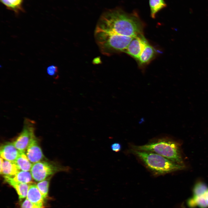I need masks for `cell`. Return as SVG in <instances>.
<instances>
[{"label": "cell", "mask_w": 208, "mask_h": 208, "mask_svg": "<svg viewBox=\"0 0 208 208\" xmlns=\"http://www.w3.org/2000/svg\"><path fill=\"white\" fill-rule=\"evenodd\" d=\"M111 148L113 151L116 152H118L121 150L122 146L120 143L115 142L111 144Z\"/></svg>", "instance_id": "cell-22"}, {"label": "cell", "mask_w": 208, "mask_h": 208, "mask_svg": "<svg viewBox=\"0 0 208 208\" xmlns=\"http://www.w3.org/2000/svg\"><path fill=\"white\" fill-rule=\"evenodd\" d=\"M23 122L22 131L13 143L20 152H25L31 140L35 137V122L29 118H25Z\"/></svg>", "instance_id": "cell-5"}, {"label": "cell", "mask_w": 208, "mask_h": 208, "mask_svg": "<svg viewBox=\"0 0 208 208\" xmlns=\"http://www.w3.org/2000/svg\"><path fill=\"white\" fill-rule=\"evenodd\" d=\"M26 198L35 206L43 208L44 199L36 184L29 185Z\"/></svg>", "instance_id": "cell-9"}, {"label": "cell", "mask_w": 208, "mask_h": 208, "mask_svg": "<svg viewBox=\"0 0 208 208\" xmlns=\"http://www.w3.org/2000/svg\"><path fill=\"white\" fill-rule=\"evenodd\" d=\"M155 54L154 49L148 42L138 60L140 65L145 64L152 59Z\"/></svg>", "instance_id": "cell-12"}, {"label": "cell", "mask_w": 208, "mask_h": 208, "mask_svg": "<svg viewBox=\"0 0 208 208\" xmlns=\"http://www.w3.org/2000/svg\"><path fill=\"white\" fill-rule=\"evenodd\" d=\"M3 177L6 182L16 190L20 200L27 197L29 186L28 184L17 182L7 177Z\"/></svg>", "instance_id": "cell-10"}, {"label": "cell", "mask_w": 208, "mask_h": 208, "mask_svg": "<svg viewBox=\"0 0 208 208\" xmlns=\"http://www.w3.org/2000/svg\"><path fill=\"white\" fill-rule=\"evenodd\" d=\"M22 1V0H9L10 3L13 7V10L15 11L21 9Z\"/></svg>", "instance_id": "cell-20"}, {"label": "cell", "mask_w": 208, "mask_h": 208, "mask_svg": "<svg viewBox=\"0 0 208 208\" xmlns=\"http://www.w3.org/2000/svg\"><path fill=\"white\" fill-rule=\"evenodd\" d=\"M143 26L136 11L128 13L116 8L108 10L102 14L94 32L135 37L142 34Z\"/></svg>", "instance_id": "cell-1"}, {"label": "cell", "mask_w": 208, "mask_h": 208, "mask_svg": "<svg viewBox=\"0 0 208 208\" xmlns=\"http://www.w3.org/2000/svg\"><path fill=\"white\" fill-rule=\"evenodd\" d=\"M208 190V187L204 183L198 182L195 185L193 189L194 196H198L203 194Z\"/></svg>", "instance_id": "cell-17"}, {"label": "cell", "mask_w": 208, "mask_h": 208, "mask_svg": "<svg viewBox=\"0 0 208 208\" xmlns=\"http://www.w3.org/2000/svg\"><path fill=\"white\" fill-rule=\"evenodd\" d=\"M6 177L15 181L27 184L31 183L33 179L30 172L22 170L13 175Z\"/></svg>", "instance_id": "cell-14"}, {"label": "cell", "mask_w": 208, "mask_h": 208, "mask_svg": "<svg viewBox=\"0 0 208 208\" xmlns=\"http://www.w3.org/2000/svg\"><path fill=\"white\" fill-rule=\"evenodd\" d=\"M20 170L14 162L0 158V173L3 176L13 175Z\"/></svg>", "instance_id": "cell-11"}, {"label": "cell", "mask_w": 208, "mask_h": 208, "mask_svg": "<svg viewBox=\"0 0 208 208\" xmlns=\"http://www.w3.org/2000/svg\"><path fill=\"white\" fill-rule=\"evenodd\" d=\"M34 208H43L39 207H37V206H35Z\"/></svg>", "instance_id": "cell-25"}, {"label": "cell", "mask_w": 208, "mask_h": 208, "mask_svg": "<svg viewBox=\"0 0 208 208\" xmlns=\"http://www.w3.org/2000/svg\"><path fill=\"white\" fill-rule=\"evenodd\" d=\"M21 152L15 147L13 142L7 143L1 147V157L5 160L14 162Z\"/></svg>", "instance_id": "cell-8"}, {"label": "cell", "mask_w": 208, "mask_h": 208, "mask_svg": "<svg viewBox=\"0 0 208 208\" xmlns=\"http://www.w3.org/2000/svg\"><path fill=\"white\" fill-rule=\"evenodd\" d=\"M71 170L68 166H56L48 162L41 161L33 164L30 172L34 180L40 181L57 171L69 172Z\"/></svg>", "instance_id": "cell-4"}, {"label": "cell", "mask_w": 208, "mask_h": 208, "mask_svg": "<svg viewBox=\"0 0 208 208\" xmlns=\"http://www.w3.org/2000/svg\"><path fill=\"white\" fill-rule=\"evenodd\" d=\"M148 42L143 34L134 37L125 53L138 60Z\"/></svg>", "instance_id": "cell-6"}, {"label": "cell", "mask_w": 208, "mask_h": 208, "mask_svg": "<svg viewBox=\"0 0 208 208\" xmlns=\"http://www.w3.org/2000/svg\"><path fill=\"white\" fill-rule=\"evenodd\" d=\"M47 72L48 74L51 76H57L58 72L57 67L53 65H51L47 68Z\"/></svg>", "instance_id": "cell-19"}, {"label": "cell", "mask_w": 208, "mask_h": 208, "mask_svg": "<svg viewBox=\"0 0 208 208\" xmlns=\"http://www.w3.org/2000/svg\"><path fill=\"white\" fill-rule=\"evenodd\" d=\"M193 198L196 206H198L200 208H207L208 207L203 194L200 196H194Z\"/></svg>", "instance_id": "cell-18"}, {"label": "cell", "mask_w": 208, "mask_h": 208, "mask_svg": "<svg viewBox=\"0 0 208 208\" xmlns=\"http://www.w3.org/2000/svg\"><path fill=\"white\" fill-rule=\"evenodd\" d=\"M131 146V149L155 153L174 162L183 164L178 144L167 137L156 139L143 145H132Z\"/></svg>", "instance_id": "cell-3"}, {"label": "cell", "mask_w": 208, "mask_h": 208, "mask_svg": "<svg viewBox=\"0 0 208 208\" xmlns=\"http://www.w3.org/2000/svg\"><path fill=\"white\" fill-rule=\"evenodd\" d=\"M149 3L151 16L153 18H155L158 12L167 6L164 0H149Z\"/></svg>", "instance_id": "cell-15"}, {"label": "cell", "mask_w": 208, "mask_h": 208, "mask_svg": "<svg viewBox=\"0 0 208 208\" xmlns=\"http://www.w3.org/2000/svg\"><path fill=\"white\" fill-rule=\"evenodd\" d=\"M1 2L10 9L14 10L12 5L10 3L9 0H1Z\"/></svg>", "instance_id": "cell-23"}, {"label": "cell", "mask_w": 208, "mask_h": 208, "mask_svg": "<svg viewBox=\"0 0 208 208\" xmlns=\"http://www.w3.org/2000/svg\"><path fill=\"white\" fill-rule=\"evenodd\" d=\"M25 152L28 159L33 163L41 161L44 158L42 150L35 137L31 140Z\"/></svg>", "instance_id": "cell-7"}, {"label": "cell", "mask_w": 208, "mask_h": 208, "mask_svg": "<svg viewBox=\"0 0 208 208\" xmlns=\"http://www.w3.org/2000/svg\"><path fill=\"white\" fill-rule=\"evenodd\" d=\"M131 152L149 170L156 175H162L182 169L184 166L151 152L132 149Z\"/></svg>", "instance_id": "cell-2"}, {"label": "cell", "mask_w": 208, "mask_h": 208, "mask_svg": "<svg viewBox=\"0 0 208 208\" xmlns=\"http://www.w3.org/2000/svg\"><path fill=\"white\" fill-rule=\"evenodd\" d=\"M203 195L206 200L207 205L208 206V190Z\"/></svg>", "instance_id": "cell-24"}, {"label": "cell", "mask_w": 208, "mask_h": 208, "mask_svg": "<svg viewBox=\"0 0 208 208\" xmlns=\"http://www.w3.org/2000/svg\"><path fill=\"white\" fill-rule=\"evenodd\" d=\"M36 206L27 198H26L21 203V208H34Z\"/></svg>", "instance_id": "cell-21"}, {"label": "cell", "mask_w": 208, "mask_h": 208, "mask_svg": "<svg viewBox=\"0 0 208 208\" xmlns=\"http://www.w3.org/2000/svg\"><path fill=\"white\" fill-rule=\"evenodd\" d=\"M50 179L39 181L37 186L44 199L48 197Z\"/></svg>", "instance_id": "cell-16"}, {"label": "cell", "mask_w": 208, "mask_h": 208, "mask_svg": "<svg viewBox=\"0 0 208 208\" xmlns=\"http://www.w3.org/2000/svg\"><path fill=\"white\" fill-rule=\"evenodd\" d=\"M14 162L20 170L29 171L33 164L28 159L25 152H21Z\"/></svg>", "instance_id": "cell-13"}]
</instances>
